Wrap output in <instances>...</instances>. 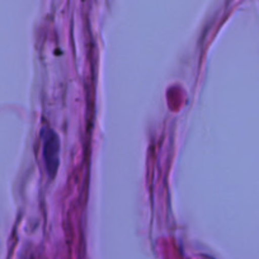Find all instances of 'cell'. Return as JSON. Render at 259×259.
<instances>
[{"instance_id":"1","label":"cell","mask_w":259,"mask_h":259,"mask_svg":"<svg viewBox=\"0 0 259 259\" xmlns=\"http://www.w3.org/2000/svg\"><path fill=\"white\" fill-rule=\"evenodd\" d=\"M59 139L51 130H45L44 133V158L47 170L55 174L59 165Z\"/></svg>"}]
</instances>
